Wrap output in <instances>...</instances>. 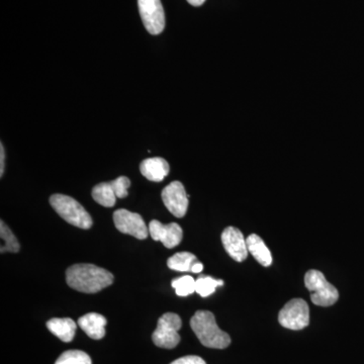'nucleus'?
<instances>
[{"label": "nucleus", "instance_id": "4", "mask_svg": "<svg viewBox=\"0 0 364 364\" xmlns=\"http://www.w3.org/2000/svg\"><path fill=\"white\" fill-rule=\"evenodd\" d=\"M306 289L311 291V299L315 305L330 306L339 299L336 287L327 282L324 274L318 270H309L305 275Z\"/></svg>", "mask_w": 364, "mask_h": 364}, {"label": "nucleus", "instance_id": "20", "mask_svg": "<svg viewBox=\"0 0 364 364\" xmlns=\"http://www.w3.org/2000/svg\"><path fill=\"white\" fill-rule=\"evenodd\" d=\"M55 364H92V361L85 352L68 350L62 353Z\"/></svg>", "mask_w": 364, "mask_h": 364}, {"label": "nucleus", "instance_id": "24", "mask_svg": "<svg viewBox=\"0 0 364 364\" xmlns=\"http://www.w3.org/2000/svg\"><path fill=\"white\" fill-rule=\"evenodd\" d=\"M4 160H6V151H4V144H0V176H4Z\"/></svg>", "mask_w": 364, "mask_h": 364}, {"label": "nucleus", "instance_id": "7", "mask_svg": "<svg viewBox=\"0 0 364 364\" xmlns=\"http://www.w3.org/2000/svg\"><path fill=\"white\" fill-rule=\"evenodd\" d=\"M139 11L146 30L159 35L165 28V13L161 0H138Z\"/></svg>", "mask_w": 364, "mask_h": 364}, {"label": "nucleus", "instance_id": "13", "mask_svg": "<svg viewBox=\"0 0 364 364\" xmlns=\"http://www.w3.org/2000/svg\"><path fill=\"white\" fill-rule=\"evenodd\" d=\"M107 321L104 316L97 313L86 314L79 318L78 325L91 339L100 340L105 336Z\"/></svg>", "mask_w": 364, "mask_h": 364}, {"label": "nucleus", "instance_id": "10", "mask_svg": "<svg viewBox=\"0 0 364 364\" xmlns=\"http://www.w3.org/2000/svg\"><path fill=\"white\" fill-rule=\"evenodd\" d=\"M148 228L153 240L162 242L163 245L168 249L176 247L183 238V231L176 223L163 225L157 220H153Z\"/></svg>", "mask_w": 364, "mask_h": 364}, {"label": "nucleus", "instance_id": "5", "mask_svg": "<svg viewBox=\"0 0 364 364\" xmlns=\"http://www.w3.org/2000/svg\"><path fill=\"white\" fill-rule=\"evenodd\" d=\"M181 326V318L177 314H164L158 320L156 330L153 332V342L160 348H174L181 342L178 331Z\"/></svg>", "mask_w": 364, "mask_h": 364}, {"label": "nucleus", "instance_id": "23", "mask_svg": "<svg viewBox=\"0 0 364 364\" xmlns=\"http://www.w3.org/2000/svg\"><path fill=\"white\" fill-rule=\"evenodd\" d=\"M170 364H207L205 361L203 360L202 358L200 356L196 355H188L183 356V358H181L174 360L173 363Z\"/></svg>", "mask_w": 364, "mask_h": 364}, {"label": "nucleus", "instance_id": "19", "mask_svg": "<svg viewBox=\"0 0 364 364\" xmlns=\"http://www.w3.org/2000/svg\"><path fill=\"white\" fill-rule=\"evenodd\" d=\"M224 286V282L221 279H215L208 275H200L196 280V291L203 298H207L215 291L218 287Z\"/></svg>", "mask_w": 364, "mask_h": 364}, {"label": "nucleus", "instance_id": "9", "mask_svg": "<svg viewBox=\"0 0 364 364\" xmlns=\"http://www.w3.org/2000/svg\"><path fill=\"white\" fill-rule=\"evenodd\" d=\"M162 200L165 207L174 217L183 218L188 212V196L181 181L169 183L162 191Z\"/></svg>", "mask_w": 364, "mask_h": 364}, {"label": "nucleus", "instance_id": "14", "mask_svg": "<svg viewBox=\"0 0 364 364\" xmlns=\"http://www.w3.org/2000/svg\"><path fill=\"white\" fill-rule=\"evenodd\" d=\"M47 328L53 335L67 343V342H71L75 336L77 325L72 318H54L48 321Z\"/></svg>", "mask_w": 364, "mask_h": 364}, {"label": "nucleus", "instance_id": "16", "mask_svg": "<svg viewBox=\"0 0 364 364\" xmlns=\"http://www.w3.org/2000/svg\"><path fill=\"white\" fill-rule=\"evenodd\" d=\"M92 198L97 203L105 208H112L116 205L117 196L109 182H102L92 189Z\"/></svg>", "mask_w": 364, "mask_h": 364}, {"label": "nucleus", "instance_id": "2", "mask_svg": "<svg viewBox=\"0 0 364 364\" xmlns=\"http://www.w3.org/2000/svg\"><path fill=\"white\" fill-rule=\"evenodd\" d=\"M191 327L200 343L208 348L225 349L231 344V337L220 329L214 314L198 311L191 320Z\"/></svg>", "mask_w": 364, "mask_h": 364}, {"label": "nucleus", "instance_id": "18", "mask_svg": "<svg viewBox=\"0 0 364 364\" xmlns=\"http://www.w3.org/2000/svg\"><path fill=\"white\" fill-rule=\"evenodd\" d=\"M0 237L2 240L0 252L18 253L20 251L21 246L18 239L4 221L0 222Z\"/></svg>", "mask_w": 364, "mask_h": 364}, {"label": "nucleus", "instance_id": "3", "mask_svg": "<svg viewBox=\"0 0 364 364\" xmlns=\"http://www.w3.org/2000/svg\"><path fill=\"white\" fill-rule=\"evenodd\" d=\"M50 203L55 212L72 226L85 230L90 229L92 226L91 215L71 196L56 193L50 198Z\"/></svg>", "mask_w": 364, "mask_h": 364}, {"label": "nucleus", "instance_id": "12", "mask_svg": "<svg viewBox=\"0 0 364 364\" xmlns=\"http://www.w3.org/2000/svg\"><path fill=\"white\" fill-rule=\"evenodd\" d=\"M169 164L160 157L148 158L141 162L140 171L148 181L160 182L169 173Z\"/></svg>", "mask_w": 364, "mask_h": 364}, {"label": "nucleus", "instance_id": "17", "mask_svg": "<svg viewBox=\"0 0 364 364\" xmlns=\"http://www.w3.org/2000/svg\"><path fill=\"white\" fill-rule=\"evenodd\" d=\"M198 261L196 255L191 252H179L174 254L167 261V265L170 269L176 272H191V267Z\"/></svg>", "mask_w": 364, "mask_h": 364}, {"label": "nucleus", "instance_id": "1", "mask_svg": "<svg viewBox=\"0 0 364 364\" xmlns=\"http://www.w3.org/2000/svg\"><path fill=\"white\" fill-rule=\"evenodd\" d=\"M67 284L80 293L95 294L112 286L114 275L93 264H75L66 272Z\"/></svg>", "mask_w": 364, "mask_h": 364}, {"label": "nucleus", "instance_id": "6", "mask_svg": "<svg viewBox=\"0 0 364 364\" xmlns=\"http://www.w3.org/2000/svg\"><path fill=\"white\" fill-rule=\"evenodd\" d=\"M279 322L287 329H305L310 324V309L305 299H293L286 304L279 315Z\"/></svg>", "mask_w": 364, "mask_h": 364}, {"label": "nucleus", "instance_id": "25", "mask_svg": "<svg viewBox=\"0 0 364 364\" xmlns=\"http://www.w3.org/2000/svg\"><path fill=\"white\" fill-rule=\"evenodd\" d=\"M203 269V263L198 262V261H196L195 264L193 265V267H191V272L193 273H200L202 272Z\"/></svg>", "mask_w": 364, "mask_h": 364}, {"label": "nucleus", "instance_id": "26", "mask_svg": "<svg viewBox=\"0 0 364 364\" xmlns=\"http://www.w3.org/2000/svg\"><path fill=\"white\" fill-rule=\"evenodd\" d=\"M205 0H188L189 4L193 6H200L205 4Z\"/></svg>", "mask_w": 364, "mask_h": 364}, {"label": "nucleus", "instance_id": "22", "mask_svg": "<svg viewBox=\"0 0 364 364\" xmlns=\"http://www.w3.org/2000/svg\"><path fill=\"white\" fill-rule=\"evenodd\" d=\"M117 198H124L128 196V188L131 186V181L126 176H119L109 182Z\"/></svg>", "mask_w": 364, "mask_h": 364}, {"label": "nucleus", "instance_id": "11", "mask_svg": "<svg viewBox=\"0 0 364 364\" xmlns=\"http://www.w3.org/2000/svg\"><path fill=\"white\" fill-rule=\"evenodd\" d=\"M222 243L227 253L234 260L242 262L247 258V242L240 230L235 227H228L222 233Z\"/></svg>", "mask_w": 364, "mask_h": 364}, {"label": "nucleus", "instance_id": "15", "mask_svg": "<svg viewBox=\"0 0 364 364\" xmlns=\"http://www.w3.org/2000/svg\"><path fill=\"white\" fill-rule=\"evenodd\" d=\"M248 251L263 267H270L272 263V256L269 249L265 245L264 241L258 235L252 234L246 239Z\"/></svg>", "mask_w": 364, "mask_h": 364}, {"label": "nucleus", "instance_id": "21", "mask_svg": "<svg viewBox=\"0 0 364 364\" xmlns=\"http://www.w3.org/2000/svg\"><path fill=\"white\" fill-rule=\"evenodd\" d=\"M171 286L176 289V294L179 296H188L196 291V280L191 275L172 280Z\"/></svg>", "mask_w": 364, "mask_h": 364}, {"label": "nucleus", "instance_id": "8", "mask_svg": "<svg viewBox=\"0 0 364 364\" xmlns=\"http://www.w3.org/2000/svg\"><path fill=\"white\" fill-rule=\"evenodd\" d=\"M114 222L121 233L131 235L139 240H144L149 235V228L146 226L142 215L130 210H117L114 213Z\"/></svg>", "mask_w": 364, "mask_h": 364}]
</instances>
